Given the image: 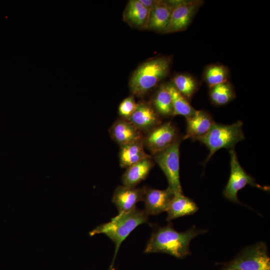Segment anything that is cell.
Wrapping results in <instances>:
<instances>
[{"instance_id": "cell-1", "label": "cell", "mask_w": 270, "mask_h": 270, "mask_svg": "<svg viewBox=\"0 0 270 270\" xmlns=\"http://www.w3.org/2000/svg\"><path fill=\"white\" fill-rule=\"evenodd\" d=\"M206 232L195 226L184 232H178L172 224L156 228L148 240L145 253L162 252L178 258H182L190 254V244L196 236Z\"/></svg>"}, {"instance_id": "cell-2", "label": "cell", "mask_w": 270, "mask_h": 270, "mask_svg": "<svg viewBox=\"0 0 270 270\" xmlns=\"http://www.w3.org/2000/svg\"><path fill=\"white\" fill-rule=\"evenodd\" d=\"M148 216L144 210L135 207L128 212L118 214L110 222L100 224L90 232V236L103 234L114 242L115 250L110 266H114V260L122 242L138 226L147 222Z\"/></svg>"}, {"instance_id": "cell-3", "label": "cell", "mask_w": 270, "mask_h": 270, "mask_svg": "<svg viewBox=\"0 0 270 270\" xmlns=\"http://www.w3.org/2000/svg\"><path fill=\"white\" fill-rule=\"evenodd\" d=\"M170 64V60L166 57L152 58L140 64L129 81L132 96L142 97L158 86L168 76Z\"/></svg>"}, {"instance_id": "cell-4", "label": "cell", "mask_w": 270, "mask_h": 270, "mask_svg": "<svg viewBox=\"0 0 270 270\" xmlns=\"http://www.w3.org/2000/svg\"><path fill=\"white\" fill-rule=\"evenodd\" d=\"M243 123L238 120L230 124L214 123L208 134L198 141L204 144L210 152L204 164H206L218 150L233 149L238 142L244 139Z\"/></svg>"}, {"instance_id": "cell-5", "label": "cell", "mask_w": 270, "mask_h": 270, "mask_svg": "<svg viewBox=\"0 0 270 270\" xmlns=\"http://www.w3.org/2000/svg\"><path fill=\"white\" fill-rule=\"evenodd\" d=\"M178 139L166 149L154 155L156 162L164 174L168 187L174 194H182L180 178V145Z\"/></svg>"}, {"instance_id": "cell-6", "label": "cell", "mask_w": 270, "mask_h": 270, "mask_svg": "<svg viewBox=\"0 0 270 270\" xmlns=\"http://www.w3.org/2000/svg\"><path fill=\"white\" fill-rule=\"evenodd\" d=\"M226 266V268L236 270H270L267 246L262 242L250 246Z\"/></svg>"}, {"instance_id": "cell-7", "label": "cell", "mask_w": 270, "mask_h": 270, "mask_svg": "<svg viewBox=\"0 0 270 270\" xmlns=\"http://www.w3.org/2000/svg\"><path fill=\"white\" fill-rule=\"evenodd\" d=\"M229 154L230 158V173L228 182L223 192L224 197L232 202L240 203L238 192L248 184L264 190H268V187L262 186L256 184L254 179L244 170L239 163L234 148L230 150Z\"/></svg>"}, {"instance_id": "cell-8", "label": "cell", "mask_w": 270, "mask_h": 270, "mask_svg": "<svg viewBox=\"0 0 270 270\" xmlns=\"http://www.w3.org/2000/svg\"><path fill=\"white\" fill-rule=\"evenodd\" d=\"M203 2L204 1L200 0H174V6L164 33L185 30Z\"/></svg>"}, {"instance_id": "cell-9", "label": "cell", "mask_w": 270, "mask_h": 270, "mask_svg": "<svg viewBox=\"0 0 270 270\" xmlns=\"http://www.w3.org/2000/svg\"><path fill=\"white\" fill-rule=\"evenodd\" d=\"M178 139L176 126L171 122H168L148 131L143 138V142L144 146L154 156L169 147Z\"/></svg>"}, {"instance_id": "cell-10", "label": "cell", "mask_w": 270, "mask_h": 270, "mask_svg": "<svg viewBox=\"0 0 270 270\" xmlns=\"http://www.w3.org/2000/svg\"><path fill=\"white\" fill-rule=\"evenodd\" d=\"M144 187L143 200L144 203L146 213L148 215H157L166 212L174 194L167 188L165 190H158Z\"/></svg>"}, {"instance_id": "cell-11", "label": "cell", "mask_w": 270, "mask_h": 270, "mask_svg": "<svg viewBox=\"0 0 270 270\" xmlns=\"http://www.w3.org/2000/svg\"><path fill=\"white\" fill-rule=\"evenodd\" d=\"M127 120L141 132H148L161 124L160 116L153 106L145 101L137 103L136 110Z\"/></svg>"}, {"instance_id": "cell-12", "label": "cell", "mask_w": 270, "mask_h": 270, "mask_svg": "<svg viewBox=\"0 0 270 270\" xmlns=\"http://www.w3.org/2000/svg\"><path fill=\"white\" fill-rule=\"evenodd\" d=\"M144 187L142 188L119 186L116 188L112 197V202L118 212H128L134 208L136 204L143 200Z\"/></svg>"}, {"instance_id": "cell-13", "label": "cell", "mask_w": 270, "mask_h": 270, "mask_svg": "<svg viewBox=\"0 0 270 270\" xmlns=\"http://www.w3.org/2000/svg\"><path fill=\"white\" fill-rule=\"evenodd\" d=\"M214 123L206 112L196 110L194 115L186 118V133L182 140H199L208 134Z\"/></svg>"}, {"instance_id": "cell-14", "label": "cell", "mask_w": 270, "mask_h": 270, "mask_svg": "<svg viewBox=\"0 0 270 270\" xmlns=\"http://www.w3.org/2000/svg\"><path fill=\"white\" fill-rule=\"evenodd\" d=\"M174 6V0H156L150 12L147 30L164 33Z\"/></svg>"}, {"instance_id": "cell-15", "label": "cell", "mask_w": 270, "mask_h": 270, "mask_svg": "<svg viewBox=\"0 0 270 270\" xmlns=\"http://www.w3.org/2000/svg\"><path fill=\"white\" fill-rule=\"evenodd\" d=\"M150 12L139 0H130L123 12V20L134 28L146 30L148 28Z\"/></svg>"}, {"instance_id": "cell-16", "label": "cell", "mask_w": 270, "mask_h": 270, "mask_svg": "<svg viewBox=\"0 0 270 270\" xmlns=\"http://www.w3.org/2000/svg\"><path fill=\"white\" fill-rule=\"evenodd\" d=\"M112 138L120 146L143 138L142 133L126 119L117 120L109 129Z\"/></svg>"}, {"instance_id": "cell-17", "label": "cell", "mask_w": 270, "mask_h": 270, "mask_svg": "<svg viewBox=\"0 0 270 270\" xmlns=\"http://www.w3.org/2000/svg\"><path fill=\"white\" fill-rule=\"evenodd\" d=\"M152 158L144 159L126 168L122 177L124 186L136 187L148 176L154 166Z\"/></svg>"}, {"instance_id": "cell-18", "label": "cell", "mask_w": 270, "mask_h": 270, "mask_svg": "<svg viewBox=\"0 0 270 270\" xmlns=\"http://www.w3.org/2000/svg\"><path fill=\"white\" fill-rule=\"evenodd\" d=\"M143 138L120 146L118 154L122 168L128 166L152 156L146 152Z\"/></svg>"}, {"instance_id": "cell-19", "label": "cell", "mask_w": 270, "mask_h": 270, "mask_svg": "<svg viewBox=\"0 0 270 270\" xmlns=\"http://www.w3.org/2000/svg\"><path fill=\"white\" fill-rule=\"evenodd\" d=\"M198 210L197 204L183 194H174L166 211L167 221L194 214Z\"/></svg>"}, {"instance_id": "cell-20", "label": "cell", "mask_w": 270, "mask_h": 270, "mask_svg": "<svg viewBox=\"0 0 270 270\" xmlns=\"http://www.w3.org/2000/svg\"><path fill=\"white\" fill-rule=\"evenodd\" d=\"M152 106L159 116H172V98L168 84L160 86L155 94Z\"/></svg>"}, {"instance_id": "cell-21", "label": "cell", "mask_w": 270, "mask_h": 270, "mask_svg": "<svg viewBox=\"0 0 270 270\" xmlns=\"http://www.w3.org/2000/svg\"><path fill=\"white\" fill-rule=\"evenodd\" d=\"M168 84L172 98V116H182L187 118L194 115L196 110L188 100L176 89L172 83Z\"/></svg>"}, {"instance_id": "cell-22", "label": "cell", "mask_w": 270, "mask_h": 270, "mask_svg": "<svg viewBox=\"0 0 270 270\" xmlns=\"http://www.w3.org/2000/svg\"><path fill=\"white\" fill-rule=\"evenodd\" d=\"M235 94L231 84L228 82H225L210 88V99L215 105H224L234 98Z\"/></svg>"}, {"instance_id": "cell-23", "label": "cell", "mask_w": 270, "mask_h": 270, "mask_svg": "<svg viewBox=\"0 0 270 270\" xmlns=\"http://www.w3.org/2000/svg\"><path fill=\"white\" fill-rule=\"evenodd\" d=\"M172 84L176 89L187 100H190L198 88L195 80L190 76L180 74L172 79Z\"/></svg>"}, {"instance_id": "cell-24", "label": "cell", "mask_w": 270, "mask_h": 270, "mask_svg": "<svg viewBox=\"0 0 270 270\" xmlns=\"http://www.w3.org/2000/svg\"><path fill=\"white\" fill-rule=\"evenodd\" d=\"M204 75V80L210 88L228 82V70L224 66L212 64L206 69Z\"/></svg>"}, {"instance_id": "cell-25", "label": "cell", "mask_w": 270, "mask_h": 270, "mask_svg": "<svg viewBox=\"0 0 270 270\" xmlns=\"http://www.w3.org/2000/svg\"><path fill=\"white\" fill-rule=\"evenodd\" d=\"M137 103L134 96H130L125 98L118 106V114L122 118L128 119L136 109Z\"/></svg>"}, {"instance_id": "cell-26", "label": "cell", "mask_w": 270, "mask_h": 270, "mask_svg": "<svg viewBox=\"0 0 270 270\" xmlns=\"http://www.w3.org/2000/svg\"><path fill=\"white\" fill-rule=\"evenodd\" d=\"M140 2L148 9L151 10L155 4L156 0H139Z\"/></svg>"}, {"instance_id": "cell-27", "label": "cell", "mask_w": 270, "mask_h": 270, "mask_svg": "<svg viewBox=\"0 0 270 270\" xmlns=\"http://www.w3.org/2000/svg\"><path fill=\"white\" fill-rule=\"evenodd\" d=\"M223 270H234V269L230 268H226L225 269H224Z\"/></svg>"}, {"instance_id": "cell-28", "label": "cell", "mask_w": 270, "mask_h": 270, "mask_svg": "<svg viewBox=\"0 0 270 270\" xmlns=\"http://www.w3.org/2000/svg\"><path fill=\"white\" fill-rule=\"evenodd\" d=\"M109 270H114V266H110Z\"/></svg>"}]
</instances>
